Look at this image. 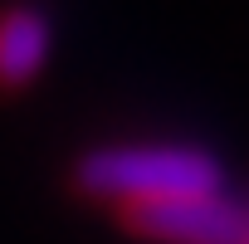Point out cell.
<instances>
[{
  "mask_svg": "<svg viewBox=\"0 0 249 244\" xmlns=\"http://www.w3.org/2000/svg\"><path fill=\"white\" fill-rule=\"evenodd\" d=\"M54 49L49 15L39 5H5L0 10V93L30 88Z\"/></svg>",
  "mask_w": 249,
  "mask_h": 244,
  "instance_id": "3957f363",
  "label": "cell"
},
{
  "mask_svg": "<svg viewBox=\"0 0 249 244\" xmlns=\"http://www.w3.org/2000/svg\"><path fill=\"white\" fill-rule=\"evenodd\" d=\"M220 161L200 147H176V142H117V147H93L73 166V186L88 200H103L112 210L127 205H152V200H176V195H205L220 191Z\"/></svg>",
  "mask_w": 249,
  "mask_h": 244,
  "instance_id": "6da1fadb",
  "label": "cell"
},
{
  "mask_svg": "<svg viewBox=\"0 0 249 244\" xmlns=\"http://www.w3.org/2000/svg\"><path fill=\"white\" fill-rule=\"evenodd\" d=\"M117 220L147 244H239L249 205L230 200L225 191H205V195L127 205L117 210Z\"/></svg>",
  "mask_w": 249,
  "mask_h": 244,
  "instance_id": "7a4b0ae2",
  "label": "cell"
},
{
  "mask_svg": "<svg viewBox=\"0 0 249 244\" xmlns=\"http://www.w3.org/2000/svg\"><path fill=\"white\" fill-rule=\"evenodd\" d=\"M239 244H249V220H244V234H239Z\"/></svg>",
  "mask_w": 249,
  "mask_h": 244,
  "instance_id": "277c9868",
  "label": "cell"
}]
</instances>
